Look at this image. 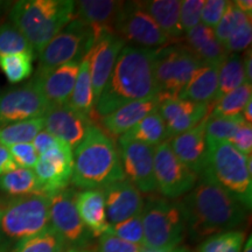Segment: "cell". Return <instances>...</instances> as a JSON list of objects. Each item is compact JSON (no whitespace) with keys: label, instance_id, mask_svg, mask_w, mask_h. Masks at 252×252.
Returning <instances> with one entry per match:
<instances>
[{"label":"cell","instance_id":"6da1fadb","mask_svg":"<svg viewBox=\"0 0 252 252\" xmlns=\"http://www.w3.org/2000/svg\"><path fill=\"white\" fill-rule=\"evenodd\" d=\"M178 203L185 219L186 235L193 242L231 231L248 216L243 204L203 175H198L195 187Z\"/></svg>","mask_w":252,"mask_h":252},{"label":"cell","instance_id":"7a4b0ae2","mask_svg":"<svg viewBox=\"0 0 252 252\" xmlns=\"http://www.w3.org/2000/svg\"><path fill=\"white\" fill-rule=\"evenodd\" d=\"M154 55L156 49L126 45L94 105V115L103 118L126 104L159 96L154 76Z\"/></svg>","mask_w":252,"mask_h":252},{"label":"cell","instance_id":"3957f363","mask_svg":"<svg viewBox=\"0 0 252 252\" xmlns=\"http://www.w3.org/2000/svg\"><path fill=\"white\" fill-rule=\"evenodd\" d=\"M72 159L71 181L78 188L102 189L125 179L115 141L97 125L89 126Z\"/></svg>","mask_w":252,"mask_h":252},{"label":"cell","instance_id":"277c9868","mask_svg":"<svg viewBox=\"0 0 252 252\" xmlns=\"http://www.w3.org/2000/svg\"><path fill=\"white\" fill-rule=\"evenodd\" d=\"M12 24L39 53L74 19L70 0H23L11 11Z\"/></svg>","mask_w":252,"mask_h":252},{"label":"cell","instance_id":"5b68a950","mask_svg":"<svg viewBox=\"0 0 252 252\" xmlns=\"http://www.w3.org/2000/svg\"><path fill=\"white\" fill-rule=\"evenodd\" d=\"M206 161L200 175L212 180L248 210L252 206V160L229 141L206 140Z\"/></svg>","mask_w":252,"mask_h":252},{"label":"cell","instance_id":"8992f818","mask_svg":"<svg viewBox=\"0 0 252 252\" xmlns=\"http://www.w3.org/2000/svg\"><path fill=\"white\" fill-rule=\"evenodd\" d=\"M140 217L144 248L171 252L186 237L185 219L180 206L169 198L151 195L144 202Z\"/></svg>","mask_w":252,"mask_h":252},{"label":"cell","instance_id":"52a82bcc","mask_svg":"<svg viewBox=\"0 0 252 252\" xmlns=\"http://www.w3.org/2000/svg\"><path fill=\"white\" fill-rule=\"evenodd\" d=\"M50 226L49 196H19L0 208V232L9 242L20 243ZM15 244V245H17Z\"/></svg>","mask_w":252,"mask_h":252},{"label":"cell","instance_id":"ba28073f","mask_svg":"<svg viewBox=\"0 0 252 252\" xmlns=\"http://www.w3.org/2000/svg\"><path fill=\"white\" fill-rule=\"evenodd\" d=\"M203 63L181 43L156 49L154 76L160 98L178 97Z\"/></svg>","mask_w":252,"mask_h":252},{"label":"cell","instance_id":"9c48e42d","mask_svg":"<svg viewBox=\"0 0 252 252\" xmlns=\"http://www.w3.org/2000/svg\"><path fill=\"white\" fill-rule=\"evenodd\" d=\"M94 41L96 35L93 28L72 19L39 53L37 71L52 70L69 62H81L93 48Z\"/></svg>","mask_w":252,"mask_h":252},{"label":"cell","instance_id":"30bf717a","mask_svg":"<svg viewBox=\"0 0 252 252\" xmlns=\"http://www.w3.org/2000/svg\"><path fill=\"white\" fill-rule=\"evenodd\" d=\"M76 194L75 189L65 188L49 195L50 226L69 249H88L94 236L78 215L75 203Z\"/></svg>","mask_w":252,"mask_h":252},{"label":"cell","instance_id":"8fae6325","mask_svg":"<svg viewBox=\"0 0 252 252\" xmlns=\"http://www.w3.org/2000/svg\"><path fill=\"white\" fill-rule=\"evenodd\" d=\"M154 176L163 197L174 200L188 194L196 185L198 175L176 158L168 140L154 149Z\"/></svg>","mask_w":252,"mask_h":252},{"label":"cell","instance_id":"7c38bea8","mask_svg":"<svg viewBox=\"0 0 252 252\" xmlns=\"http://www.w3.org/2000/svg\"><path fill=\"white\" fill-rule=\"evenodd\" d=\"M116 34L131 46L159 49L169 46L167 37L139 2H124Z\"/></svg>","mask_w":252,"mask_h":252},{"label":"cell","instance_id":"4fadbf2b","mask_svg":"<svg viewBox=\"0 0 252 252\" xmlns=\"http://www.w3.org/2000/svg\"><path fill=\"white\" fill-rule=\"evenodd\" d=\"M72 150L60 140L58 145L39 156L34 167L40 194L49 195L68 188L72 178Z\"/></svg>","mask_w":252,"mask_h":252},{"label":"cell","instance_id":"5bb4252c","mask_svg":"<svg viewBox=\"0 0 252 252\" xmlns=\"http://www.w3.org/2000/svg\"><path fill=\"white\" fill-rule=\"evenodd\" d=\"M119 156L125 178L140 190L154 194L158 190L154 176V146L119 138Z\"/></svg>","mask_w":252,"mask_h":252},{"label":"cell","instance_id":"9a60e30c","mask_svg":"<svg viewBox=\"0 0 252 252\" xmlns=\"http://www.w3.org/2000/svg\"><path fill=\"white\" fill-rule=\"evenodd\" d=\"M49 103L33 82L6 91L0 98V125L40 118L45 116Z\"/></svg>","mask_w":252,"mask_h":252},{"label":"cell","instance_id":"2e32d148","mask_svg":"<svg viewBox=\"0 0 252 252\" xmlns=\"http://www.w3.org/2000/svg\"><path fill=\"white\" fill-rule=\"evenodd\" d=\"M125 46V41L115 33L104 32L96 37V41L90 50V75L94 108L108 83L118 55Z\"/></svg>","mask_w":252,"mask_h":252},{"label":"cell","instance_id":"e0dca14e","mask_svg":"<svg viewBox=\"0 0 252 252\" xmlns=\"http://www.w3.org/2000/svg\"><path fill=\"white\" fill-rule=\"evenodd\" d=\"M212 104L195 103L178 97L161 98L159 104L160 116L166 125L168 139L184 133L200 124L209 115Z\"/></svg>","mask_w":252,"mask_h":252},{"label":"cell","instance_id":"ac0fdd59","mask_svg":"<svg viewBox=\"0 0 252 252\" xmlns=\"http://www.w3.org/2000/svg\"><path fill=\"white\" fill-rule=\"evenodd\" d=\"M109 225L140 215L144 197L140 190L126 179L102 188Z\"/></svg>","mask_w":252,"mask_h":252},{"label":"cell","instance_id":"d6986e66","mask_svg":"<svg viewBox=\"0 0 252 252\" xmlns=\"http://www.w3.org/2000/svg\"><path fill=\"white\" fill-rule=\"evenodd\" d=\"M43 119L45 131L67 144L71 150L76 149L80 145L89 126L93 124L90 119L82 117L68 104L50 105Z\"/></svg>","mask_w":252,"mask_h":252},{"label":"cell","instance_id":"ffe728a7","mask_svg":"<svg viewBox=\"0 0 252 252\" xmlns=\"http://www.w3.org/2000/svg\"><path fill=\"white\" fill-rule=\"evenodd\" d=\"M78 61L69 62L52 70L37 71L33 78L37 90L49 105L68 104L80 69Z\"/></svg>","mask_w":252,"mask_h":252},{"label":"cell","instance_id":"44dd1931","mask_svg":"<svg viewBox=\"0 0 252 252\" xmlns=\"http://www.w3.org/2000/svg\"><path fill=\"white\" fill-rule=\"evenodd\" d=\"M124 1L115 0H81L74 1V19L93 28L96 37L109 32L116 34Z\"/></svg>","mask_w":252,"mask_h":252},{"label":"cell","instance_id":"7402d4cb","mask_svg":"<svg viewBox=\"0 0 252 252\" xmlns=\"http://www.w3.org/2000/svg\"><path fill=\"white\" fill-rule=\"evenodd\" d=\"M207 117L195 127L168 139L169 146L176 158L197 175L202 173L204 161H206Z\"/></svg>","mask_w":252,"mask_h":252},{"label":"cell","instance_id":"603a6c76","mask_svg":"<svg viewBox=\"0 0 252 252\" xmlns=\"http://www.w3.org/2000/svg\"><path fill=\"white\" fill-rule=\"evenodd\" d=\"M159 96L150 99L138 100L122 106L102 118L104 130L112 135H123L125 132L131 130L141 119H144L151 112L157 111L160 104Z\"/></svg>","mask_w":252,"mask_h":252},{"label":"cell","instance_id":"cb8c5ba5","mask_svg":"<svg viewBox=\"0 0 252 252\" xmlns=\"http://www.w3.org/2000/svg\"><path fill=\"white\" fill-rule=\"evenodd\" d=\"M76 209L83 224L94 237L105 234L109 223L102 189H84L76 194Z\"/></svg>","mask_w":252,"mask_h":252},{"label":"cell","instance_id":"d4e9b609","mask_svg":"<svg viewBox=\"0 0 252 252\" xmlns=\"http://www.w3.org/2000/svg\"><path fill=\"white\" fill-rule=\"evenodd\" d=\"M186 35L185 45L203 63V65H220L229 54L214 35V30L200 24Z\"/></svg>","mask_w":252,"mask_h":252},{"label":"cell","instance_id":"484cf974","mask_svg":"<svg viewBox=\"0 0 252 252\" xmlns=\"http://www.w3.org/2000/svg\"><path fill=\"white\" fill-rule=\"evenodd\" d=\"M141 7L156 21L167 37L172 41H180L185 36L180 24L181 1L179 0H151L140 1Z\"/></svg>","mask_w":252,"mask_h":252},{"label":"cell","instance_id":"4316f807","mask_svg":"<svg viewBox=\"0 0 252 252\" xmlns=\"http://www.w3.org/2000/svg\"><path fill=\"white\" fill-rule=\"evenodd\" d=\"M219 65H203L196 71L178 98L195 103L213 104L219 91Z\"/></svg>","mask_w":252,"mask_h":252},{"label":"cell","instance_id":"83f0119b","mask_svg":"<svg viewBox=\"0 0 252 252\" xmlns=\"http://www.w3.org/2000/svg\"><path fill=\"white\" fill-rule=\"evenodd\" d=\"M68 105L87 119H93L94 116V96L90 75V52L82 59L80 69L75 82Z\"/></svg>","mask_w":252,"mask_h":252},{"label":"cell","instance_id":"f1b7e54d","mask_svg":"<svg viewBox=\"0 0 252 252\" xmlns=\"http://www.w3.org/2000/svg\"><path fill=\"white\" fill-rule=\"evenodd\" d=\"M121 139L133 140L151 146H158L168 139L166 125L159 111H153L134 125L131 130L121 135Z\"/></svg>","mask_w":252,"mask_h":252},{"label":"cell","instance_id":"f546056e","mask_svg":"<svg viewBox=\"0 0 252 252\" xmlns=\"http://www.w3.org/2000/svg\"><path fill=\"white\" fill-rule=\"evenodd\" d=\"M0 190L17 197L40 194L39 184L34 171L19 167L0 175Z\"/></svg>","mask_w":252,"mask_h":252},{"label":"cell","instance_id":"4dcf8cb0","mask_svg":"<svg viewBox=\"0 0 252 252\" xmlns=\"http://www.w3.org/2000/svg\"><path fill=\"white\" fill-rule=\"evenodd\" d=\"M252 86L244 83L237 89L230 91L212 104L209 117H234L242 115L249 100L252 98Z\"/></svg>","mask_w":252,"mask_h":252},{"label":"cell","instance_id":"1f68e13d","mask_svg":"<svg viewBox=\"0 0 252 252\" xmlns=\"http://www.w3.org/2000/svg\"><path fill=\"white\" fill-rule=\"evenodd\" d=\"M45 128L43 117L28 119L0 127V144L6 147L18 144H28Z\"/></svg>","mask_w":252,"mask_h":252},{"label":"cell","instance_id":"d6a6232c","mask_svg":"<svg viewBox=\"0 0 252 252\" xmlns=\"http://www.w3.org/2000/svg\"><path fill=\"white\" fill-rule=\"evenodd\" d=\"M244 83H247V78L242 56L239 54H229L219 68V91L216 100L230 91L243 86Z\"/></svg>","mask_w":252,"mask_h":252},{"label":"cell","instance_id":"836d02e7","mask_svg":"<svg viewBox=\"0 0 252 252\" xmlns=\"http://www.w3.org/2000/svg\"><path fill=\"white\" fill-rule=\"evenodd\" d=\"M67 244L52 226L15 245L12 252H65Z\"/></svg>","mask_w":252,"mask_h":252},{"label":"cell","instance_id":"e575fe53","mask_svg":"<svg viewBox=\"0 0 252 252\" xmlns=\"http://www.w3.org/2000/svg\"><path fill=\"white\" fill-rule=\"evenodd\" d=\"M247 234L241 230H231L213 235L198 244L196 252H241Z\"/></svg>","mask_w":252,"mask_h":252},{"label":"cell","instance_id":"d590c367","mask_svg":"<svg viewBox=\"0 0 252 252\" xmlns=\"http://www.w3.org/2000/svg\"><path fill=\"white\" fill-rule=\"evenodd\" d=\"M33 59L34 55L27 54V53L1 56L0 68L11 83H19L31 76L33 71V67H32Z\"/></svg>","mask_w":252,"mask_h":252},{"label":"cell","instance_id":"8d00e7d4","mask_svg":"<svg viewBox=\"0 0 252 252\" xmlns=\"http://www.w3.org/2000/svg\"><path fill=\"white\" fill-rule=\"evenodd\" d=\"M27 53L34 55V49L13 24L0 26V58L6 55Z\"/></svg>","mask_w":252,"mask_h":252},{"label":"cell","instance_id":"74e56055","mask_svg":"<svg viewBox=\"0 0 252 252\" xmlns=\"http://www.w3.org/2000/svg\"><path fill=\"white\" fill-rule=\"evenodd\" d=\"M244 123L242 115L234 117H209L206 121V140L229 141Z\"/></svg>","mask_w":252,"mask_h":252},{"label":"cell","instance_id":"f35d334b","mask_svg":"<svg viewBox=\"0 0 252 252\" xmlns=\"http://www.w3.org/2000/svg\"><path fill=\"white\" fill-rule=\"evenodd\" d=\"M249 20H251V17H249V15L243 13L241 9L236 7L234 2L229 1L224 14H223L219 25L214 30V35H215L216 40L219 41L220 45L223 46L225 43V41L228 40V37L238 27H241L242 25Z\"/></svg>","mask_w":252,"mask_h":252},{"label":"cell","instance_id":"ab89813d","mask_svg":"<svg viewBox=\"0 0 252 252\" xmlns=\"http://www.w3.org/2000/svg\"><path fill=\"white\" fill-rule=\"evenodd\" d=\"M106 234L116 236V237L128 242V243L143 247L144 231L140 215L131 217V219L126 220L124 222L117 223V224L109 225Z\"/></svg>","mask_w":252,"mask_h":252},{"label":"cell","instance_id":"60d3db41","mask_svg":"<svg viewBox=\"0 0 252 252\" xmlns=\"http://www.w3.org/2000/svg\"><path fill=\"white\" fill-rule=\"evenodd\" d=\"M252 40V25L251 20L247 21L238 27L234 33L228 37L225 43L223 45L225 52L228 54H239V52H243L250 48Z\"/></svg>","mask_w":252,"mask_h":252},{"label":"cell","instance_id":"b9f144b4","mask_svg":"<svg viewBox=\"0 0 252 252\" xmlns=\"http://www.w3.org/2000/svg\"><path fill=\"white\" fill-rule=\"evenodd\" d=\"M204 0H185L181 1L180 24L185 34L200 25L201 12H202Z\"/></svg>","mask_w":252,"mask_h":252},{"label":"cell","instance_id":"7bdbcfd3","mask_svg":"<svg viewBox=\"0 0 252 252\" xmlns=\"http://www.w3.org/2000/svg\"><path fill=\"white\" fill-rule=\"evenodd\" d=\"M12 159L19 168H34L39 159V154L36 153L33 144H18L8 147Z\"/></svg>","mask_w":252,"mask_h":252},{"label":"cell","instance_id":"ee69618b","mask_svg":"<svg viewBox=\"0 0 252 252\" xmlns=\"http://www.w3.org/2000/svg\"><path fill=\"white\" fill-rule=\"evenodd\" d=\"M143 247L128 243L110 234H103L98 237L96 252H141Z\"/></svg>","mask_w":252,"mask_h":252},{"label":"cell","instance_id":"f6af8a7d","mask_svg":"<svg viewBox=\"0 0 252 252\" xmlns=\"http://www.w3.org/2000/svg\"><path fill=\"white\" fill-rule=\"evenodd\" d=\"M228 2L229 1H225V0H207L204 1L202 12H201L202 25L215 30L224 14Z\"/></svg>","mask_w":252,"mask_h":252},{"label":"cell","instance_id":"bcb514c9","mask_svg":"<svg viewBox=\"0 0 252 252\" xmlns=\"http://www.w3.org/2000/svg\"><path fill=\"white\" fill-rule=\"evenodd\" d=\"M229 143L235 147L238 152L244 154L245 157H251L252 152V126L244 122L235 132Z\"/></svg>","mask_w":252,"mask_h":252},{"label":"cell","instance_id":"7dc6e473","mask_svg":"<svg viewBox=\"0 0 252 252\" xmlns=\"http://www.w3.org/2000/svg\"><path fill=\"white\" fill-rule=\"evenodd\" d=\"M59 141L60 140L58 138H55L54 135H52L47 131L42 130L35 138H34L33 146L34 149H35L36 153L41 156V154L47 152V151L52 149V147H54L55 145H58Z\"/></svg>","mask_w":252,"mask_h":252},{"label":"cell","instance_id":"c3c4849f","mask_svg":"<svg viewBox=\"0 0 252 252\" xmlns=\"http://www.w3.org/2000/svg\"><path fill=\"white\" fill-rule=\"evenodd\" d=\"M15 168H18V167L14 163L13 159H12L8 147L0 144V175L13 171Z\"/></svg>","mask_w":252,"mask_h":252},{"label":"cell","instance_id":"681fc988","mask_svg":"<svg viewBox=\"0 0 252 252\" xmlns=\"http://www.w3.org/2000/svg\"><path fill=\"white\" fill-rule=\"evenodd\" d=\"M242 62H243L244 74L245 78H247V83H252V53L251 48L245 50L244 56L242 58Z\"/></svg>","mask_w":252,"mask_h":252},{"label":"cell","instance_id":"f907efd6","mask_svg":"<svg viewBox=\"0 0 252 252\" xmlns=\"http://www.w3.org/2000/svg\"><path fill=\"white\" fill-rule=\"evenodd\" d=\"M234 2V5L237 7L238 9H241L243 13H245L249 17H251L252 13V1L251 0H236Z\"/></svg>","mask_w":252,"mask_h":252},{"label":"cell","instance_id":"816d5d0a","mask_svg":"<svg viewBox=\"0 0 252 252\" xmlns=\"http://www.w3.org/2000/svg\"><path fill=\"white\" fill-rule=\"evenodd\" d=\"M242 117H243L244 122L251 124V122H252V99L249 100L247 105H245L243 112H242Z\"/></svg>","mask_w":252,"mask_h":252},{"label":"cell","instance_id":"f5cc1de1","mask_svg":"<svg viewBox=\"0 0 252 252\" xmlns=\"http://www.w3.org/2000/svg\"><path fill=\"white\" fill-rule=\"evenodd\" d=\"M243 252H252V239H251V236H249L248 241L245 242Z\"/></svg>","mask_w":252,"mask_h":252},{"label":"cell","instance_id":"db71d44e","mask_svg":"<svg viewBox=\"0 0 252 252\" xmlns=\"http://www.w3.org/2000/svg\"><path fill=\"white\" fill-rule=\"evenodd\" d=\"M65 252H94V251L89 250V249H68Z\"/></svg>","mask_w":252,"mask_h":252},{"label":"cell","instance_id":"11a10c76","mask_svg":"<svg viewBox=\"0 0 252 252\" xmlns=\"http://www.w3.org/2000/svg\"><path fill=\"white\" fill-rule=\"evenodd\" d=\"M171 252H191V251L189 250V249H187V248H181V247H178V248H175L174 250H172Z\"/></svg>","mask_w":252,"mask_h":252},{"label":"cell","instance_id":"9f6ffc18","mask_svg":"<svg viewBox=\"0 0 252 252\" xmlns=\"http://www.w3.org/2000/svg\"><path fill=\"white\" fill-rule=\"evenodd\" d=\"M141 252H166V251H159V250H151V249L143 248L141 249Z\"/></svg>","mask_w":252,"mask_h":252}]
</instances>
